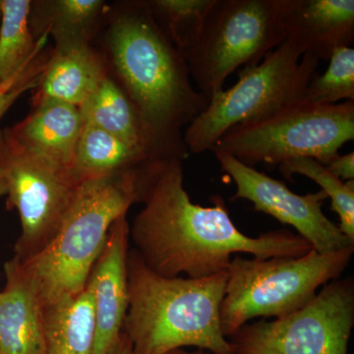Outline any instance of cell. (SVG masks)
<instances>
[{
	"label": "cell",
	"mask_w": 354,
	"mask_h": 354,
	"mask_svg": "<svg viewBox=\"0 0 354 354\" xmlns=\"http://www.w3.org/2000/svg\"><path fill=\"white\" fill-rule=\"evenodd\" d=\"M6 274L0 292V353L41 354L44 306L17 258L7 263Z\"/></svg>",
	"instance_id": "obj_14"
},
{
	"label": "cell",
	"mask_w": 354,
	"mask_h": 354,
	"mask_svg": "<svg viewBox=\"0 0 354 354\" xmlns=\"http://www.w3.org/2000/svg\"><path fill=\"white\" fill-rule=\"evenodd\" d=\"M288 0H216L185 59L198 91L211 100L228 76L259 64L286 39Z\"/></svg>",
	"instance_id": "obj_8"
},
{
	"label": "cell",
	"mask_w": 354,
	"mask_h": 354,
	"mask_svg": "<svg viewBox=\"0 0 354 354\" xmlns=\"http://www.w3.org/2000/svg\"><path fill=\"white\" fill-rule=\"evenodd\" d=\"M354 246L332 253L311 249L301 257H232L221 307L223 335L232 337L258 317L281 318L311 301L322 286L341 278Z\"/></svg>",
	"instance_id": "obj_5"
},
{
	"label": "cell",
	"mask_w": 354,
	"mask_h": 354,
	"mask_svg": "<svg viewBox=\"0 0 354 354\" xmlns=\"http://www.w3.org/2000/svg\"><path fill=\"white\" fill-rule=\"evenodd\" d=\"M84 127L80 109L50 99H37L24 120L9 128L13 139L50 162L74 169V156Z\"/></svg>",
	"instance_id": "obj_15"
},
{
	"label": "cell",
	"mask_w": 354,
	"mask_h": 354,
	"mask_svg": "<svg viewBox=\"0 0 354 354\" xmlns=\"http://www.w3.org/2000/svg\"><path fill=\"white\" fill-rule=\"evenodd\" d=\"M212 152L221 171L227 172L236 185L232 201L248 200L255 211L272 216L283 225L295 228L317 252L332 253L354 246L342 234L339 225L323 213V204L328 196L322 190L298 195L288 189L285 183L243 164L230 153Z\"/></svg>",
	"instance_id": "obj_11"
},
{
	"label": "cell",
	"mask_w": 354,
	"mask_h": 354,
	"mask_svg": "<svg viewBox=\"0 0 354 354\" xmlns=\"http://www.w3.org/2000/svg\"><path fill=\"white\" fill-rule=\"evenodd\" d=\"M180 158L147 162L142 171L140 202L130 235L136 252L149 269L165 278L202 279L227 272L236 253L257 259L301 257L308 242L290 230H276L250 237L234 225L220 195L213 206L191 201L184 188Z\"/></svg>",
	"instance_id": "obj_1"
},
{
	"label": "cell",
	"mask_w": 354,
	"mask_h": 354,
	"mask_svg": "<svg viewBox=\"0 0 354 354\" xmlns=\"http://www.w3.org/2000/svg\"><path fill=\"white\" fill-rule=\"evenodd\" d=\"M108 75L88 41L55 44L38 86L36 99L80 106Z\"/></svg>",
	"instance_id": "obj_16"
},
{
	"label": "cell",
	"mask_w": 354,
	"mask_h": 354,
	"mask_svg": "<svg viewBox=\"0 0 354 354\" xmlns=\"http://www.w3.org/2000/svg\"><path fill=\"white\" fill-rule=\"evenodd\" d=\"M144 165L83 179L50 241L28 259L17 258L44 306L85 290L113 223L140 202Z\"/></svg>",
	"instance_id": "obj_4"
},
{
	"label": "cell",
	"mask_w": 354,
	"mask_h": 354,
	"mask_svg": "<svg viewBox=\"0 0 354 354\" xmlns=\"http://www.w3.org/2000/svg\"><path fill=\"white\" fill-rule=\"evenodd\" d=\"M342 100L354 101V48H337L329 58L325 73L314 74L301 101L328 106Z\"/></svg>",
	"instance_id": "obj_24"
},
{
	"label": "cell",
	"mask_w": 354,
	"mask_h": 354,
	"mask_svg": "<svg viewBox=\"0 0 354 354\" xmlns=\"http://www.w3.org/2000/svg\"><path fill=\"white\" fill-rule=\"evenodd\" d=\"M111 62L127 93L160 150L183 160L188 150L181 128L208 106L191 83L189 67L165 36L145 2L127 4L109 31Z\"/></svg>",
	"instance_id": "obj_2"
},
{
	"label": "cell",
	"mask_w": 354,
	"mask_h": 354,
	"mask_svg": "<svg viewBox=\"0 0 354 354\" xmlns=\"http://www.w3.org/2000/svg\"><path fill=\"white\" fill-rule=\"evenodd\" d=\"M281 174L290 180L295 174L315 181L330 198L332 209L339 215V230L354 243V180L344 183L325 165L311 158H295L279 165Z\"/></svg>",
	"instance_id": "obj_23"
},
{
	"label": "cell",
	"mask_w": 354,
	"mask_h": 354,
	"mask_svg": "<svg viewBox=\"0 0 354 354\" xmlns=\"http://www.w3.org/2000/svg\"><path fill=\"white\" fill-rule=\"evenodd\" d=\"M104 8L101 0H53L32 2L39 31L50 34L55 44L88 41L93 29Z\"/></svg>",
	"instance_id": "obj_21"
},
{
	"label": "cell",
	"mask_w": 354,
	"mask_h": 354,
	"mask_svg": "<svg viewBox=\"0 0 354 354\" xmlns=\"http://www.w3.org/2000/svg\"><path fill=\"white\" fill-rule=\"evenodd\" d=\"M127 277L123 332L134 354H167L186 346L232 354L221 324L227 272L202 279L165 278L133 250L128 253Z\"/></svg>",
	"instance_id": "obj_3"
},
{
	"label": "cell",
	"mask_w": 354,
	"mask_h": 354,
	"mask_svg": "<svg viewBox=\"0 0 354 354\" xmlns=\"http://www.w3.org/2000/svg\"><path fill=\"white\" fill-rule=\"evenodd\" d=\"M0 354H1V353H0Z\"/></svg>",
	"instance_id": "obj_31"
},
{
	"label": "cell",
	"mask_w": 354,
	"mask_h": 354,
	"mask_svg": "<svg viewBox=\"0 0 354 354\" xmlns=\"http://www.w3.org/2000/svg\"><path fill=\"white\" fill-rule=\"evenodd\" d=\"M6 193V142L3 130H0V197Z\"/></svg>",
	"instance_id": "obj_27"
},
{
	"label": "cell",
	"mask_w": 354,
	"mask_h": 354,
	"mask_svg": "<svg viewBox=\"0 0 354 354\" xmlns=\"http://www.w3.org/2000/svg\"><path fill=\"white\" fill-rule=\"evenodd\" d=\"M31 7L30 0H0V85L44 50L46 35L35 38L30 23Z\"/></svg>",
	"instance_id": "obj_20"
},
{
	"label": "cell",
	"mask_w": 354,
	"mask_h": 354,
	"mask_svg": "<svg viewBox=\"0 0 354 354\" xmlns=\"http://www.w3.org/2000/svg\"><path fill=\"white\" fill-rule=\"evenodd\" d=\"M151 160L141 149L84 123L74 156V169L85 179L128 171Z\"/></svg>",
	"instance_id": "obj_19"
},
{
	"label": "cell",
	"mask_w": 354,
	"mask_h": 354,
	"mask_svg": "<svg viewBox=\"0 0 354 354\" xmlns=\"http://www.w3.org/2000/svg\"><path fill=\"white\" fill-rule=\"evenodd\" d=\"M167 354H209L208 351L198 349L196 351H186L183 348L176 349Z\"/></svg>",
	"instance_id": "obj_29"
},
{
	"label": "cell",
	"mask_w": 354,
	"mask_h": 354,
	"mask_svg": "<svg viewBox=\"0 0 354 354\" xmlns=\"http://www.w3.org/2000/svg\"><path fill=\"white\" fill-rule=\"evenodd\" d=\"M3 131L6 195L9 207L19 213L22 227L16 258L26 260L50 241L83 179L75 169L50 162Z\"/></svg>",
	"instance_id": "obj_10"
},
{
	"label": "cell",
	"mask_w": 354,
	"mask_h": 354,
	"mask_svg": "<svg viewBox=\"0 0 354 354\" xmlns=\"http://www.w3.org/2000/svg\"><path fill=\"white\" fill-rule=\"evenodd\" d=\"M353 138L354 101L319 106L300 100L262 120L232 127L212 151L230 153L252 167L295 158L327 165Z\"/></svg>",
	"instance_id": "obj_7"
},
{
	"label": "cell",
	"mask_w": 354,
	"mask_h": 354,
	"mask_svg": "<svg viewBox=\"0 0 354 354\" xmlns=\"http://www.w3.org/2000/svg\"><path fill=\"white\" fill-rule=\"evenodd\" d=\"M93 342L94 299L88 283L77 297L44 306L41 354H92Z\"/></svg>",
	"instance_id": "obj_18"
},
{
	"label": "cell",
	"mask_w": 354,
	"mask_h": 354,
	"mask_svg": "<svg viewBox=\"0 0 354 354\" xmlns=\"http://www.w3.org/2000/svg\"><path fill=\"white\" fill-rule=\"evenodd\" d=\"M127 215L113 223L108 241L88 283L94 299V342L92 354H111L123 334L128 295V241Z\"/></svg>",
	"instance_id": "obj_12"
},
{
	"label": "cell",
	"mask_w": 354,
	"mask_h": 354,
	"mask_svg": "<svg viewBox=\"0 0 354 354\" xmlns=\"http://www.w3.org/2000/svg\"><path fill=\"white\" fill-rule=\"evenodd\" d=\"M319 62L312 55L302 57L286 39L259 64L242 69L239 81L212 97L186 127L183 142L188 152L212 151L232 127L262 120L300 101Z\"/></svg>",
	"instance_id": "obj_6"
},
{
	"label": "cell",
	"mask_w": 354,
	"mask_h": 354,
	"mask_svg": "<svg viewBox=\"0 0 354 354\" xmlns=\"http://www.w3.org/2000/svg\"><path fill=\"white\" fill-rule=\"evenodd\" d=\"M354 327V279H337L290 315L246 324L230 337L232 354H348Z\"/></svg>",
	"instance_id": "obj_9"
},
{
	"label": "cell",
	"mask_w": 354,
	"mask_h": 354,
	"mask_svg": "<svg viewBox=\"0 0 354 354\" xmlns=\"http://www.w3.org/2000/svg\"><path fill=\"white\" fill-rule=\"evenodd\" d=\"M286 41L302 57L329 60L335 50L354 39L353 0H288Z\"/></svg>",
	"instance_id": "obj_13"
},
{
	"label": "cell",
	"mask_w": 354,
	"mask_h": 354,
	"mask_svg": "<svg viewBox=\"0 0 354 354\" xmlns=\"http://www.w3.org/2000/svg\"><path fill=\"white\" fill-rule=\"evenodd\" d=\"M330 172L344 183L354 180V153L346 155L337 153L325 165Z\"/></svg>",
	"instance_id": "obj_26"
},
{
	"label": "cell",
	"mask_w": 354,
	"mask_h": 354,
	"mask_svg": "<svg viewBox=\"0 0 354 354\" xmlns=\"http://www.w3.org/2000/svg\"><path fill=\"white\" fill-rule=\"evenodd\" d=\"M216 0H151L149 12L176 50L184 57L201 37L205 23Z\"/></svg>",
	"instance_id": "obj_22"
},
{
	"label": "cell",
	"mask_w": 354,
	"mask_h": 354,
	"mask_svg": "<svg viewBox=\"0 0 354 354\" xmlns=\"http://www.w3.org/2000/svg\"><path fill=\"white\" fill-rule=\"evenodd\" d=\"M0 19H1V8H0Z\"/></svg>",
	"instance_id": "obj_30"
},
{
	"label": "cell",
	"mask_w": 354,
	"mask_h": 354,
	"mask_svg": "<svg viewBox=\"0 0 354 354\" xmlns=\"http://www.w3.org/2000/svg\"><path fill=\"white\" fill-rule=\"evenodd\" d=\"M48 59L41 50L13 78L0 85V120L21 95L38 88Z\"/></svg>",
	"instance_id": "obj_25"
},
{
	"label": "cell",
	"mask_w": 354,
	"mask_h": 354,
	"mask_svg": "<svg viewBox=\"0 0 354 354\" xmlns=\"http://www.w3.org/2000/svg\"><path fill=\"white\" fill-rule=\"evenodd\" d=\"M79 109L84 123L111 133L141 149L153 160L169 158L142 122L125 91L109 75L102 79Z\"/></svg>",
	"instance_id": "obj_17"
},
{
	"label": "cell",
	"mask_w": 354,
	"mask_h": 354,
	"mask_svg": "<svg viewBox=\"0 0 354 354\" xmlns=\"http://www.w3.org/2000/svg\"><path fill=\"white\" fill-rule=\"evenodd\" d=\"M111 354H134L133 351L132 344L128 339L127 334L123 332L118 344H116Z\"/></svg>",
	"instance_id": "obj_28"
}]
</instances>
